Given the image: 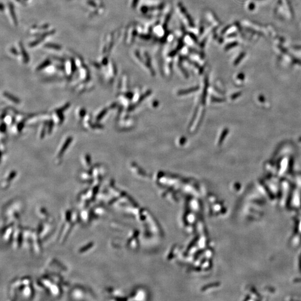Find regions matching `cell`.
Segmentation results:
<instances>
[{
	"label": "cell",
	"instance_id": "obj_1",
	"mask_svg": "<svg viewBox=\"0 0 301 301\" xmlns=\"http://www.w3.org/2000/svg\"><path fill=\"white\" fill-rule=\"evenodd\" d=\"M9 55L18 58V60L23 64H28L29 62L28 53L21 43H18L16 46H11L9 49Z\"/></svg>",
	"mask_w": 301,
	"mask_h": 301
},
{
	"label": "cell",
	"instance_id": "obj_2",
	"mask_svg": "<svg viewBox=\"0 0 301 301\" xmlns=\"http://www.w3.org/2000/svg\"><path fill=\"white\" fill-rule=\"evenodd\" d=\"M70 107V103H66L63 106L53 110L51 113V118L54 124L61 125L64 120V112Z\"/></svg>",
	"mask_w": 301,
	"mask_h": 301
},
{
	"label": "cell",
	"instance_id": "obj_3",
	"mask_svg": "<svg viewBox=\"0 0 301 301\" xmlns=\"http://www.w3.org/2000/svg\"><path fill=\"white\" fill-rule=\"evenodd\" d=\"M72 141L73 137L69 136L68 137H65L60 143L56 152V158L58 161L60 159L62 158L63 156L64 155V153L68 148L69 146H70Z\"/></svg>",
	"mask_w": 301,
	"mask_h": 301
},
{
	"label": "cell",
	"instance_id": "obj_4",
	"mask_svg": "<svg viewBox=\"0 0 301 301\" xmlns=\"http://www.w3.org/2000/svg\"><path fill=\"white\" fill-rule=\"evenodd\" d=\"M77 68L74 59L66 60L64 62L63 69L64 74L68 78H71L75 72L76 69Z\"/></svg>",
	"mask_w": 301,
	"mask_h": 301
},
{
	"label": "cell",
	"instance_id": "obj_5",
	"mask_svg": "<svg viewBox=\"0 0 301 301\" xmlns=\"http://www.w3.org/2000/svg\"><path fill=\"white\" fill-rule=\"evenodd\" d=\"M79 71V80L80 82H88L90 80V73L88 68L83 65L78 69Z\"/></svg>",
	"mask_w": 301,
	"mask_h": 301
},
{
	"label": "cell",
	"instance_id": "obj_6",
	"mask_svg": "<svg viewBox=\"0 0 301 301\" xmlns=\"http://www.w3.org/2000/svg\"><path fill=\"white\" fill-rule=\"evenodd\" d=\"M25 123V122H15L11 126V128H10L11 133L13 135H15V136L19 135L21 133V132L22 131L23 129L24 128Z\"/></svg>",
	"mask_w": 301,
	"mask_h": 301
},
{
	"label": "cell",
	"instance_id": "obj_7",
	"mask_svg": "<svg viewBox=\"0 0 301 301\" xmlns=\"http://www.w3.org/2000/svg\"><path fill=\"white\" fill-rule=\"evenodd\" d=\"M2 95L4 99H5L7 101L9 102L10 103L18 105V104H19L21 102V101L18 98L16 97L15 96L13 95L12 94H10L7 91H3Z\"/></svg>",
	"mask_w": 301,
	"mask_h": 301
},
{
	"label": "cell",
	"instance_id": "obj_8",
	"mask_svg": "<svg viewBox=\"0 0 301 301\" xmlns=\"http://www.w3.org/2000/svg\"><path fill=\"white\" fill-rule=\"evenodd\" d=\"M7 15H9V20L11 22V23H12L14 24V25H15L16 26L17 24H18V21H17V19H16V15H15V11H14V7L9 3L7 6Z\"/></svg>",
	"mask_w": 301,
	"mask_h": 301
},
{
	"label": "cell",
	"instance_id": "obj_9",
	"mask_svg": "<svg viewBox=\"0 0 301 301\" xmlns=\"http://www.w3.org/2000/svg\"><path fill=\"white\" fill-rule=\"evenodd\" d=\"M83 127L86 130H91L92 123V117L89 114H87L82 120Z\"/></svg>",
	"mask_w": 301,
	"mask_h": 301
},
{
	"label": "cell",
	"instance_id": "obj_10",
	"mask_svg": "<svg viewBox=\"0 0 301 301\" xmlns=\"http://www.w3.org/2000/svg\"><path fill=\"white\" fill-rule=\"evenodd\" d=\"M81 162H82L83 166L85 168L87 169L90 168L91 166V155L88 154H84L81 157Z\"/></svg>",
	"mask_w": 301,
	"mask_h": 301
},
{
	"label": "cell",
	"instance_id": "obj_11",
	"mask_svg": "<svg viewBox=\"0 0 301 301\" xmlns=\"http://www.w3.org/2000/svg\"><path fill=\"white\" fill-rule=\"evenodd\" d=\"M74 114L76 118L80 121H82L87 113L84 107L80 106L75 109Z\"/></svg>",
	"mask_w": 301,
	"mask_h": 301
},
{
	"label": "cell",
	"instance_id": "obj_12",
	"mask_svg": "<svg viewBox=\"0 0 301 301\" xmlns=\"http://www.w3.org/2000/svg\"><path fill=\"white\" fill-rule=\"evenodd\" d=\"M49 122V121H48ZM47 122H42L38 129V137L40 139H43L47 133Z\"/></svg>",
	"mask_w": 301,
	"mask_h": 301
},
{
	"label": "cell",
	"instance_id": "obj_13",
	"mask_svg": "<svg viewBox=\"0 0 301 301\" xmlns=\"http://www.w3.org/2000/svg\"><path fill=\"white\" fill-rule=\"evenodd\" d=\"M107 110L106 109V108L101 109L100 110H99L97 113V114L95 115V118H94L95 122L98 123L103 118V117L105 116V115L107 113Z\"/></svg>",
	"mask_w": 301,
	"mask_h": 301
},
{
	"label": "cell",
	"instance_id": "obj_14",
	"mask_svg": "<svg viewBox=\"0 0 301 301\" xmlns=\"http://www.w3.org/2000/svg\"><path fill=\"white\" fill-rule=\"evenodd\" d=\"M46 49H51V50H60L62 49V47L58 44H46L45 46Z\"/></svg>",
	"mask_w": 301,
	"mask_h": 301
},
{
	"label": "cell",
	"instance_id": "obj_15",
	"mask_svg": "<svg viewBox=\"0 0 301 301\" xmlns=\"http://www.w3.org/2000/svg\"><path fill=\"white\" fill-rule=\"evenodd\" d=\"M80 176H81V177H82L83 179H88L91 177L89 176V173H88V172H87V171H83V172H82L80 174Z\"/></svg>",
	"mask_w": 301,
	"mask_h": 301
}]
</instances>
